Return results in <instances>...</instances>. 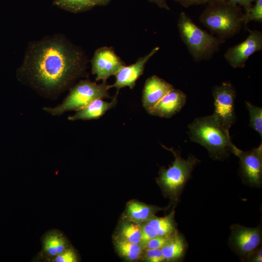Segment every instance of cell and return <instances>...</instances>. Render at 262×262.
<instances>
[{"mask_svg":"<svg viewBox=\"0 0 262 262\" xmlns=\"http://www.w3.org/2000/svg\"><path fill=\"white\" fill-rule=\"evenodd\" d=\"M81 53L59 38L44 39L28 49L18 75L33 88L47 95L59 93L81 74Z\"/></svg>","mask_w":262,"mask_h":262,"instance_id":"cell-1","label":"cell"},{"mask_svg":"<svg viewBox=\"0 0 262 262\" xmlns=\"http://www.w3.org/2000/svg\"><path fill=\"white\" fill-rule=\"evenodd\" d=\"M190 140L205 147L213 160H222L237 147L233 144L229 130L212 115L196 118L188 126Z\"/></svg>","mask_w":262,"mask_h":262,"instance_id":"cell-2","label":"cell"},{"mask_svg":"<svg viewBox=\"0 0 262 262\" xmlns=\"http://www.w3.org/2000/svg\"><path fill=\"white\" fill-rule=\"evenodd\" d=\"M208 1L199 21L211 33L225 41L239 33L245 25V13L240 6L227 0Z\"/></svg>","mask_w":262,"mask_h":262,"instance_id":"cell-3","label":"cell"},{"mask_svg":"<svg viewBox=\"0 0 262 262\" xmlns=\"http://www.w3.org/2000/svg\"><path fill=\"white\" fill-rule=\"evenodd\" d=\"M178 27L181 40L196 62L210 59L225 42L200 29L184 12L180 15Z\"/></svg>","mask_w":262,"mask_h":262,"instance_id":"cell-4","label":"cell"},{"mask_svg":"<svg viewBox=\"0 0 262 262\" xmlns=\"http://www.w3.org/2000/svg\"><path fill=\"white\" fill-rule=\"evenodd\" d=\"M111 85L102 81L97 84L89 80L79 82L70 90L63 101L56 107H44V110L54 116H59L69 111H79L98 98H109Z\"/></svg>","mask_w":262,"mask_h":262,"instance_id":"cell-5","label":"cell"},{"mask_svg":"<svg viewBox=\"0 0 262 262\" xmlns=\"http://www.w3.org/2000/svg\"><path fill=\"white\" fill-rule=\"evenodd\" d=\"M162 145L172 152L175 159L168 168L161 169L158 182L168 195L178 200L194 167L200 161L193 155H190L186 159H183L178 151Z\"/></svg>","mask_w":262,"mask_h":262,"instance_id":"cell-6","label":"cell"},{"mask_svg":"<svg viewBox=\"0 0 262 262\" xmlns=\"http://www.w3.org/2000/svg\"><path fill=\"white\" fill-rule=\"evenodd\" d=\"M214 110L213 115L229 130L236 120L234 105L236 91L229 82H223L213 88Z\"/></svg>","mask_w":262,"mask_h":262,"instance_id":"cell-7","label":"cell"},{"mask_svg":"<svg viewBox=\"0 0 262 262\" xmlns=\"http://www.w3.org/2000/svg\"><path fill=\"white\" fill-rule=\"evenodd\" d=\"M229 244L237 253L242 257L248 258L258 248L262 242L260 226L248 228L235 224L231 227Z\"/></svg>","mask_w":262,"mask_h":262,"instance_id":"cell-8","label":"cell"},{"mask_svg":"<svg viewBox=\"0 0 262 262\" xmlns=\"http://www.w3.org/2000/svg\"><path fill=\"white\" fill-rule=\"evenodd\" d=\"M234 155L240 160V171L244 181L259 187L262 180V145L249 150L237 148Z\"/></svg>","mask_w":262,"mask_h":262,"instance_id":"cell-9","label":"cell"},{"mask_svg":"<svg viewBox=\"0 0 262 262\" xmlns=\"http://www.w3.org/2000/svg\"><path fill=\"white\" fill-rule=\"evenodd\" d=\"M249 34L242 43L229 48L224 58L233 68H243L249 57L262 49V33L258 30L247 29Z\"/></svg>","mask_w":262,"mask_h":262,"instance_id":"cell-10","label":"cell"},{"mask_svg":"<svg viewBox=\"0 0 262 262\" xmlns=\"http://www.w3.org/2000/svg\"><path fill=\"white\" fill-rule=\"evenodd\" d=\"M125 65L112 48L102 47L95 52L92 60V72L96 75V81H106Z\"/></svg>","mask_w":262,"mask_h":262,"instance_id":"cell-11","label":"cell"},{"mask_svg":"<svg viewBox=\"0 0 262 262\" xmlns=\"http://www.w3.org/2000/svg\"><path fill=\"white\" fill-rule=\"evenodd\" d=\"M159 49V47H156L147 54L140 57L135 63L128 66H123L115 75V81L111 87L116 88L117 93L119 90L123 87H129L130 89H132L136 81L143 74L147 62Z\"/></svg>","mask_w":262,"mask_h":262,"instance_id":"cell-12","label":"cell"},{"mask_svg":"<svg viewBox=\"0 0 262 262\" xmlns=\"http://www.w3.org/2000/svg\"><path fill=\"white\" fill-rule=\"evenodd\" d=\"M187 101L182 91L174 88L166 94L148 113L152 115L170 118L179 112Z\"/></svg>","mask_w":262,"mask_h":262,"instance_id":"cell-13","label":"cell"},{"mask_svg":"<svg viewBox=\"0 0 262 262\" xmlns=\"http://www.w3.org/2000/svg\"><path fill=\"white\" fill-rule=\"evenodd\" d=\"M174 88L171 84L158 76H150L146 80L143 91L142 103L144 108L148 112Z\"/></svg>","mask_w":262,"mask_h":262,"instance_id":"cell-14","label":"cell"},{"mask_svg":"<svg viewBox=\"0 0 262 262\" xmlns=\"http://www.w3.org/2000/svg\"><path fill=\"white\" fill-rule=\"evenodd\" d=\"M41 244L42 250L39 253L38 260L47 262L70 246L66 236L58 229H51L44 233L41 238Z\"/></svg>","mask_w":262,"mask_h":262,"instance_id":"cell-15","label":"cell"},{"mask_svg":"<svg viewBox=\"0 0 262 262\" xmlns=\"http://www.w3.org/2000/svg\"><path fill=\"white\" fill-rule=\"evenodd\" d=\"M117 93L110 102L103 100L102 98L95 99L85 108L77 111L74 115L69 116L68 119L71 121L98 119L107 111L115 106L117 102Z\"/></svg>","mask_w":262,"mask_h":262,"instance_id":"cell-16","label":"cell"},{"mask_svg":"<svg viewBox=\"0 0 262 262\" xmlns=\"http://www.w3.org/2000/svg\"><path fill=\"white\" fill-rule=\"evenodd\" d=\"M187 243L182 235L176 232L161 248L164 260L172 261L181 259L187 249Z\"/></svg>","mask_w":262,"mask_h":262,"instance_id":"cell-17","label":"cell"},{"mask_svg":"<svg viewBox=\"0 0 262 262\" xmlns=\"http://www.w3.org/2000/svg\"><path fill=\"white\" fill-rule=\"evenodd\" d=\"M173 213L163 217H154L147 222L156 229L158 236H170L176 231L173 219Z\"/></svg>","mask_w":262,"mask_h":262,"instance_id":"cell-18","label":"cell"},{"mask_svg":"<svg viewBox=\"0 0 262 262\" xmlns=\"http://www.w3.org/2000/svg\"><path fill=\"white\" fill-rule=\"evenodd\" d=\"M157 209L136 201L130 202L127 206V213L132 219L143 221L147 220Z\"/></svg>","mask_w":262,"mask_h":262,"instance_id":"cell-19","label":"cell"},{"mask_svg":"<svg viewBox=\"0 0 262 262\" xmlns=\"http://www.w3.org/2000/svg\"><path fill=\"white\" fill-rule=\"evenodd\" d=\"M116 246L119 254L129 260H136L141 255L142 248L139 244L122 239L117 241Z\"/></svg>","mask_w":262,"mask_h":262,"instance_id":"cell-20","label":"cell"},{"mask_svg":"<svg viewBox=\"0 0 262 262\" xmlns=\"http://www.w3.org/2000/svg\"><path fill=\"white\" fill-rule=\"evenodd\" d=\"M60 7L73 12L89 9L95 6L92 0H55Z\"/></svg>","mask_w":262,"mask_h":262,"instance_id":"cell-21","label":"cell"},{"mask_svg":"<svg viewBox=\"0 0 262 262\" xmlns=\"http://www.w3.org/2000/svg\"><path fill=\"white\" fill-rule=\"evenodd\" d=\"M246 106L248 111L250 120L249 126L262 137V108L246 101Z\"/></svg>","mask_w":262,"mask_h":262,"instance_id":"cell-22","label":"cell"},{"mask_svg":"<svg viewBox=\"0 0 262 262\" xmlns=\"http://www.w3.org/2000/svg\"><path fill=\"white\" fill-rule=\"evenodd\" d=\"M121 234L123 239L133 243L139 244L141 229L138 225L133 223L127 224L122 227Z\"/></svg>","mask_w":262,"mask_h":262,"instance_id":"cell-23","label":"cell"},{"mask_svg":"<svg viewBox=\"0 0 262 262\" xmlns=\"http://www.w3.org/2000/svg\"><path fill=\"white\" fill-rule=\"evenodd\" d=\"M255 4L245 13V25L251 21L262 22V0H254Z\"/></svg>","mask_w":262,"mask_h":262,"instance_id":"cell-24","label":"cell"},{"mask_svg":"<svg viewBox=\"0 0 262 262\" xmlns=\"http://www.w3.org/2000/svg\"><path fill=\"white\" fill-rule=\"evenodd\" d=\"M78 261L76 251L69 246L63 252L50 259L48 262H77Z\"/></svg>","mask_w":262,"mask_h":262,"instance_id":"cell-25","label":"cell"},{"mask_svg":"<svg viewBox=\"0 0 262 262\" xmlns=\"http://www.w3.org/2000/svg\"><path fill=\"white\" fill-rule=\"evenodd\" d=\"M157 236H158V234L155 228L147 223L141 229L140 243L145 247L149 240Z\"/></svg>","mask_w":262,"mask_h":262,"instance_id":"cell-26","label":"cell"},{"mask_svg":"<svg viewBox=\"0 0 262 262\" xmlns=\"http://www.w3.org/2000/svg\"><path fill=\"white\" fill-rule=\"evenodd\" d=\"M172 236L173 235L170 236H157L149 240L145 247L147 249H161Z\"/></svg>","mask_w":262,"mask_h":262,"instance_id":"cell-27","label":"cell"},{"mask_svg":"<svg viewBox=\"0 0 262 262\" xmlns=\"http://www.w3.org/2000/svg\"><path fill=\"white\" fill-rule=\"evenodd\" d=\"M145 258L150 262H162L165 261L161 249H147Z\"/></svg>","mask_w":262,"mask_h":262,"instance_id":"cell-28","label":"cell"},{"mask_svg":"<svg viewBox=\"0 0 262 262\" xmlns=\"http://www.w3.org/2000/svg\"><path fill=\"white\" fill-rule=\"evenodd\" d=\"M229 2L235 5L242 6L245 12L247 11L252 6V2L254 0H227Z\"/></svg>","mask_w":262,"mask_h":262,"instance_id":"cell-29","label":"cell"},{"mask_svg":"<svg viewBox=\"0 0 262 262\" xmlns=\"http://www.w3.org/2000/svg\"><path fill=\"white\" fill-rule=\"evenodd\" d=\"M179 2L182 6L188 7L192 5H198L205 3L209 0H174Z\"/></svg>","mask_w":262,"mask_h":262,"instance_id":"cell-30","label":"cell"},{"mask_svg":"<svg viewBox=\"0 0 262 262\" xmlns=\"http://www.w3.org/2000/svg\"><path fill=\"white\" fill-rule=\"evenodd\" d=\"M251 261L253 262H262V248H258L249 257Z\"/></svg>","mask_w":262,"mask_h":262,"instance_id":"cell-31","label":"cell"},{"mask_svg":"<svg viewBox=\"0 0 262 262\" xmlns=\"http://www.w3.org/2000/svg\"><path fill=\"white\" fill-rule=\"evenodd\" d=\"M150 2L156 4L161 8H165L167 10H169L170 8L166 3V0H149Z\"/></svg>","mask_w":262,"mask_h":262,"instance_id":"cell-32","label":"cell"},{"mask_svg":"<svg viewBox=\"0 0 262 262\" xmlns=\"http://www.w3.org/2000/svg\"><path fill=\"white\" fill-rule=\"evenodd\" d=\"M95 5H105L107 4L110 0H92Z\"/></svg>","mask_w":262,"mask_h":262,"instance_id":"cell-33","label":"cell"},{"mask_svg":"<svg viewBox=\"0 0 262 262\" xmlns=\"http://www.w3.org/2000/svg\"><path fill=\"white\" fill-rule=\"evenodd\" d=\"M214 0L222 1L221 0Z\"/></svg>","mask_w":262,"mask_h":262,"instance_id":"cell-34","label":"cell"}]
</instances>
